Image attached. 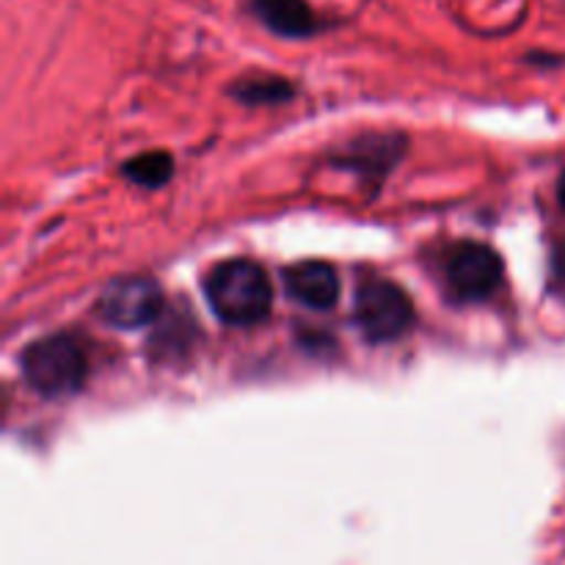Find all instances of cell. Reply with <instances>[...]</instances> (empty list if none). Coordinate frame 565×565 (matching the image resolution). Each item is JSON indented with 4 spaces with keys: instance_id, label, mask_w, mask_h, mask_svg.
<instances>
[{
    "instance_id": "obj_1",
    "label": "cell",
    "mask_w": 565,
    "mask_h": 565,
    "mask_svg": "<svg viewBox=\"0 0 565 565\" xmlns=\"http://www.w3.org/2000/svg\"><path fill=\"white\" fill-rule=\"evenodd\" d=\"M204 292L213 312L230 326L259 323L274 303V287L263 265L243 257L215 265L204 279Z\"/></svg>"
},
{
    "instance_id": "obj_2",
    "label": "cell",
    "mask_w": 565,
    "mask_h": 565,
    "mask_svg": "<svg viewBox=\"0 0 565 565\" xmlns=\"http://www.w3.org/2000/svg\"><path fill=\"white\" fill-rule=\"evenodd\" d=\"M22 379L44 397L75 395L86 384V356L72 337L53 334L31 342L20 359Z\"/></svg>"
},
{
    "instance_id": "obj_3",
    "label": "cell",
    "mask_w": 565,
    "mask_h": 565,
    "mask_svg": "<svg viewBox=\"0 0 565 565\" xmlns=\"http://www.w3.org/2000/svg\"><path fill=\"white\" fill-rule=\"evenodd\" d=\"M353 318L370 342H392L412 329L414 303L395 281L367 279L356 290Z\"/></svg>"
},
{
    "instance_id": "obj_4",
    "label": "cell",
    "mask_w": 565,
    "mask_h": 565,
    "mask_svg": "<svg viewBox=\"0 0 565 565\" xmlns=\"http://www.w3.org/2000/svg\"><path fill=\"white\" fill-rule=\"evenodd\" d=\"M97 312L116 329H143L163 312V290L147 276H121L105 287L97 301Z\"/></svg>"
},
{
    "instance_id": "obj_5",
    "label": "cell",
    "mask_w": 565,
    "mask_h": 565,
    "mask_svg": "<svg viewBox=\"0 0 565 565\" xmlns=\"http://www.w3.org/2000/svg\"><path fill=\"white\" fill-rule=\"evenodd\" d=\"M505 279V265L494 248L483 243H463L447 259V287L458 301H486Z\"/></svg>"
},
{
    "instance_id": "obj_6",
    "label": "cell",
    "mask_w": 565,
    "mask_h": 565,
    "mask_svg": "<svg viewBox=\"0 0 565 565\" xmlns=\"http://www.w3.org/2000/svg\"><path fill=\"white\" fill-rule=\"evenodd\" d=\"M285 287L298 303L318 312L331 309L340 298V276L329 263H320V259L290 265L285 270Z\"/></svg>"
},
{
    "instance_id": "obj_7",
    "label": "cell",
    "mask_w": 565,
    "mask_h": 565,
    "mask_svg": "<svg viewBox=\"0 0 565 565\" xmlns=\"http://www.w3.org/2000/svg\"><path fill=\"white\" fill-rule=\"evenodd\" d=\"M254 11L279 36L303 39L318 31V17L307 0H254Z\"/></svg>"
},
{
    "instance_id": "obj_8",
    "label": "cell",
    "mask_w": 565,
    "mask_h": 565,
    "mask_svg": "<svg viewBox=\"0 0 565 565\" xmlns=\"http://www.w3.org/2000/svg\"><path fill=\"white\" fill-rule=\"evenodd\" d=\"M121 174L141 188H160L174 174V160L169 152H143L121 166Z\"/></svg>"
},
{
    "instance_id": "obj_9",
    "label": "cell",
    "mask_w": 565,
    "mask_h": 565,
    "mask_svg": "<svg viewBox=\"0 0 565 565\" xmlns=\"http://www.w3.org/2000/svg\"><path fill=\"white\" fill-rule=\"evenodd\" d=\"M237 97L248 105H263V103H281V99H290L292 88L287 86L281 77H270V81H246L237 88Z\"/></svg>"
},
{
    "instance_id": "obj_10",
    "label": "cell",
    "mask_w": 565,
    "mask_h": 565,
    "mask_svg": "<svg viewBox=\"0 0 565 565\" xmlns=\"http://www.w3.org/2000/svg\"><path fill=\"white\" fill-rule=\"evenodd\" d=\"M552 285H555L557 296L565 298V248L563 252H557L555 257V279H552Z\"/></svg>"
},
{
    "instance_id": "obj_11",
    "label": "cell",
    "mask_w": 565,
    "mask_h": 565,
    "mask_svg": "<svg viewBox=\"0 0 565 565\" xmlns=\"http://www.w3.org/2000/svg\"><path fill=\"white\" fill-rule=\"evenodd\" d=\"M557 193H561V202H563V207H565V174L561 177V188H557Z\"/></svg>"
}]
</instances>
